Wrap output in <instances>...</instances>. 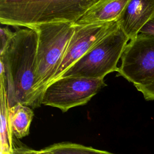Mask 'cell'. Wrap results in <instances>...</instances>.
I'll return each mask as SVG.
<instances>
[{"mask_svg": "<svg viewBox=\"0 0 154 154\" xmlns=\"http://www.w3.org/2000/svg\"><path fill=\"white\" fill-rule=\"evenodd\" d=\"M106 85L104 78L61 77L46 87L42 104L66 112L72 108L87 104Z\"/></svg>", "mask_w": 154, "mask_h": 154, "instance_id": "5", "label": "cell"}, {"mask_svg": "<svg viewBox=\"0 0 154 154\" xmlns=\"http://www.w3.org/2000/svg\"><path fill=\"white\" fill-rule=\"evenodd\" d=\"M29 28L37 34L35 83L37 93L42 99L46 87L51 82L61 62L73 34L75 23L52 22Z\"/></svg>", "mask_w": 154, "mask_h": 154, "instance_id": "3", "label": "cell"}, {"mask_svg": "<svg viewBox=\"0 0 154 154\" xmlns=\"http://www.w3.org/2000/svg\"><path fill=\"white\" fill-rule=\"evenodd\" d=\"M118 21L76 25L58 69L51 82L58 78L102 39L119 29Z\"/></svg>", "mask_w": 154, "mask_h": 154, "instance_id": "7", "label": "cell"}, {"mask_svg": "<svg viewBox=\"0 0 154 154\" xmlns=\"http://www.w3.org/2000/svg\"><path fill=\"white\" fill-rule=\"evenodd\" d=\"M8 106L7 100L6 91L4 84L1 81V129H0V141H1V153L11 154L13 147V137L11 135L10 122Z\"/></svg>", "mask_w": 154, "mask_h": 154, "instance_id": "11", "label": "cell"}, {"mask_svg": "<svg viewBox=\"0 0 154 154\" xmlns=\"http://www.w3.org/2000/svg\"><path fill=\"white\" fill-rule=\"evenodd\" d=\"M44 149L52 154H115L72 142L54 143Z\"/></svg>", "mask_w": 154, "mask_h": 154, "instance_id": "12", "label": "cell"}, {"mask_svg": "<svg viewBox=\"0 0 154 154\" xmlns=\"http://www.w3.org/2000/svg\"><path fill=\"white\" fill-rule=\"evenodd\" d=\"M8 113L11 135L18 140L28 135L34 116L32 108L17 103L9 108Z\"/></svg>", "mask_w": 154, "mask_h": 154, "instance_id": "10", "label": "cell"}, {"mask_svg": "<svg viewBox=\"0 0 154 154\" xmlns=\"http://www.w3.org/2000/svg\"><path fill=\"white\" fill-rule=\"evenodd\" d=\"M154 18V0H129L117 20L120 28L130 40L135 38L142 27Z\"/></svg>", "mask_w": 154, "mask_h": 154, "instance_id": "8", "label": "cell"}, {"mask_svg": "<svg viewBox=\"0 0 154 154\" xmlns=\"http://www.w3.org/2000/svg\"><path fill=\"white\" fill-rule=\"evenodd\" d=\"M129 40L128 37L119 28L84 54L61 77L100 78L117 72V63Z\"/></svg>", "mask_w": 154, "mask_h": 154, "instance_id": "4", "label": "cell"}, {"mask_svg": "<svg viewBox=\"0 0 154 154\" xmlns=\"http://www.w3.org/2000/svg\"><path fill=\"white\" fill-rule=\"evenodd\" d=\"M117 76L135 87L154 82V35L139 33L126 45Z\"/></svg>", "mask_w": 154, "mask_h": 154, "instance_id": "6", "label": "cell"}, {"mask_svg": "<svg viewBox=\"0 0 154 154\" xmlns=\"http://www.w3.org/2000/svg\"><path fill=\"white\" fill-rule=\"evenodd\" d=\"M141 92L146 100H154V82L150 84L136 87Z\"/></svg>", "mask_w": 154, "mask_h": 154, "instance_id": "14", "label": "cell"}, {"mask_svg": "<svg viewBox=\"0 0 154 154\" xmlns=\"http://www.w3.org/2000/svg\"><path fill=\"white\" fill-rule=\"evenodd\" d=\"M140 33L154 35V18L149 20L140 29Z\"/></svg>", "mask_w": 154, "mask_h": 154, "instance_id": "16", "label": "cell"}, {"mask_svg": "<svg viewBox=\"0 0 154 154\" xmlns=\"http://www.w3.org/2000/svg\"><path fill=\"white\" fill-rule=\"evenodd\" d=\"M98 1L0 0V22L16 28L52 22L75 23Z\"/></svg>", "mask_w": 154, "mask_h": 154, "instance_id": "2", "label": "cell"}, {"mask_svg": "<svg viewBox=\"0 0 154 154\" xmlns=\"http://www.w3.org/2000/svg\"><path fill=\"white\" fill-rule=\"evenodd\" d=\"M129 0H99L75 23L87 25L117 21Z\"/></svg>", "mask_w": 154, "mask_h": 154, "instance_id": "9", "label": "cell"}, {"mask_svg": "<svg viewBox=\"0 0 154 154\" xmlns=\"http://www.w3.org/2000/svg\"><path fill=\"white\" fill-rule=\"evenodd\" d=\"M1 49L4 48L11 37L13 31L8 27H1Z\"/></svg>", "mask_w": 154, "mask_h": 154, "instance_id": "15", "label": "cell"}, {"mask_svg": "<svg viewBox=\"0 0 154 154\" xmlns=\"http://www.w3.org/2000/svg\"><path fill=\"white\" fill-rule=\"evenodd\" d=\"M37 46V34L34 29L17 28L0 51L1 81L8 108L17 103L32 109L42 105L35 90Z\"/></svg>", "mask_w": 154, "mask_h": 154, "instance_id": "1", "label": "cell"}, {"mask_svg": "<svg viewBox=\"0 0 154 154\" xmlns=\"http://www.w3.org/2000/svg\"><path fill=\"white\" fill-rule=\"evenodd\" d=\"M11 154H52L46 150L44 148L40 150H36L25 146L20 143L18 139L13 137V147Z\"/></svg>", "mask_w": 154, "mask_h": 154, "instance_id": "13", "label": "cell"}]
</instances>
